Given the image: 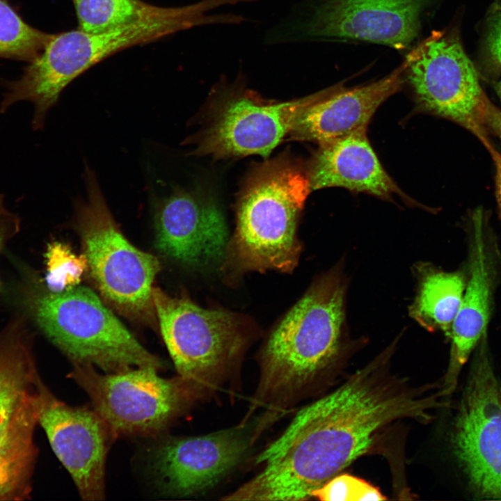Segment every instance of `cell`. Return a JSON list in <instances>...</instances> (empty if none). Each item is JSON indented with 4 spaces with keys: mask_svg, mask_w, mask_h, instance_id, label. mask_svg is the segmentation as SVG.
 I'll use <instances>...</instances> for the list:
<instances>
[{
    "mask_svg": "<svg viewBox=\"0 0 501 501\" xmlns=\"http://www.w3.org/2000/svg\"><path fill=\"white\" fill-rule=\"evenodd\" d=\"M442 388L413 387L390 373L384 358L354 373L302 408L257 456L262 470L233 491L237 500L297 501L342 472L397 421L429 422L441 407Z\"/></svg>",
    "mask_w": 501,
    "mask_h": 501,
    "instance_id": "cell-1",
    "label": "cell"
},
{
    "mask_svg": "<svg viewBox=\"0 0 501 501\" xmlns=\"http://www.w3.org/2000/svg\"><path fill=\"white\" fill-rule=\"evenodd\" d=\"M345 283L333 270L318 279L274 328L260 354L257 406L295 404L334 362L344 320Z\"/></svg>",
    "mask_w": 501,
    "mask_h": 501,
    "instance_id": "cell-2",
    "label": "cell"
},
{
    "mask_svg": "<svg viewBox=\"0 0 501 501\" xmlns=\"http://www.w3.org/2000/svg\"><path fill=\"white\" fill-rule=\"evenodd\" d=\"M214 0L175 7L166 15L136 21L97 32L80 29L52 34L40 54L15 80H3L6 89L0 114L19 102L33 106L31 125L41 130L49 111L64 88L87 70L130 47L147 44L177 32L215 24L218 16Z\"/></svg>",
    "mask_w": 501,
    "mask_h": 501,
    "instance_id": "cell-3",
    "label": "cell"
},
{
    "mask_svg": "<svg viewBox=\"0 0 501 501\" xmlns=\"http://www.w3.org/2000/svg\"><path fill=\"white\" fill-rule=\"evenodd\" d=\"M24 273L20 295L27 313L73 363L109 373L163 367L90 289L76 285L52 292L33 272Z\"/></svg>",
    "mask_w": 501,
    "mask_h": 501,
    "instance_id": "cell-4",
    "label": "cell"
},
{
    "mask_svg": "<svg viewBox=\"0 0 501 501\" xmlns=\"http://www.w3.org/2000/svg\"><path fill=\"white\" fill-rule=\"evenodd\" d=\"M310 191L308 176L289 161L258 168L240 198L225 256L244 271H292L301 253L298 218Z\"/></svg>",
    "mask_w": 501,
    "mask_h": 501,
    "instance_id": "cell-5",
    "label": "cell"
},
{
    "mask_svg": "<svg viewBox=\"0 0 501 501\" xmlns=\"http://www.w3.org/2000/svg\"><path fill=\"white\" fill-rule=\"evenodd\" d=\"M161 335L178 376L198 397L217 389L231 375L248 344L245 323L219 308H204L188 296H171L153 287Z\"/></svg>",
    "mask_w": 501,
    "mask_h": 501,
    "instance_id": "cell-6",
    "label": "cell"
},
{
    "mask_svg": "<svg viewBox=\"0 0 501 501\" xmlns=\"http://www.w3.org/2000/svg\"><path fill=\"white\" fill-rule=\"evenodd\" d=\"M87 196L77 203L76 225L90 275L103 297L123 314L152 319L158 259L133 246L109 209L93 172L85 171Z\"/></svg>",
    "mask_w": 501,
    "mask_h": 501,
    "instance_id": "cell-7",
    "label": "cell"
},
{
    "mask_svg": "<svg viewBox=\"0 0 501 501\" xmlns=\"http://www.w3.org/2000/svg\"><path fill=\"white\" fill-rule=\"evenodd\" d=\"M438 0H309L274 28L271 42H364L411 50Z\"/></svg>",
    "mask_w": 501,
    "mask_h": 501,
    "instance_id": "cell-8",
    "label": "cell"
},
{
    "mask_svg": "<svg viewBox=\"0 0 501 501\" xmlns=\"http://www.w3.org/2000/svg\"><path fill=\"white\" fill-rule=\"evenodd\" d=\"M157 371L136 367L104 374L92 365L74 363L70 376L88 395L113 436H151L199 398L181 376L165 379Z\"/></svg>",
    "mask_w": 501,
    "mask_h": 501,
    "instance_id": "cell-9",
    "label": "cell"
},
{
    "mask_svg": "<svg viewBox=\"0 0 501 501\" xmlns=\"http://www.w3.org/2000/svg\"><path fill=\"white\" fill-rule=\"evenodd\" d=\"M404 79L423 111L451 120L484 143L485 126L493 107L466 55L456 29L433 31L409 50Z\"/></svg>",
    "mask_w": 501,
    "mask_h": 501,
    "instance_id": "cell-10",
    "label": "cell"
},
{
    "mask_svg": "<svg viewBox=\"0 0 501 501\" xmlns=\"http://www.w3.org/2000/svg\"><path fill=\"white\" fill-rule=\"evenodd\" d=\"M479 342L452 432L455 456L479 498L501 500V385Z\"/></svg>",
    "mask_w": 501,
    "mask_h": 501,
    "instance_id": "cell-11",
    "label": "cell"
},
{
    "mask_svg": "<svg viewBox=\"0 0 501 501\" xmlns=\"http://www.w3.org/2000/svg\"><path fill=\"white\" fill-rule=\"evenodd\" d=\"M271 420L265 414L205 435L166 440L152 459L160 490L168 496L189 497L214 487L244 459Z\"/></svg>",
    "mask_w": 501,
    "mask_h": 501,
    "instance_id": "cell-12",
    "label": "cell"
},
{
    "mask_svg": "<svg viewBox=\"0 0 501 501\" xmlns=\"http://www.w3.org/2000/svg\"><path fill=\"white\" fill-rule=\"evenodd\" d=\"M225 100L196 152L216 157L268 156L289 134L303 109L322 90L280 103L261 101L240 86L225 88Z\"/></svg>",
    "mask_w": 501,
    "mask_h": 501,
    "instance_id": "cell-13",
    "label": "cell"
},
{
    "mask_svg": "<svg viewBox=\"0 0 501 501\" xmlns=\"http://www.w3.org/2000/svg\"><path fill=\"white\" fill-rule=\"evenodd\" d=\"M38 423L82 499L103 500L106 457L113 434L100 415L58 400L42 383Z\"/></svg>",
    "mask_w": 501,
    "mask_h": 501,
    "instance_id": "cell-14",
    "label": "cell"
},
{
    "mask_svg": "<svg viewBox=\"0 0 501 501\" xmlns=\"http://www.w3.org/2000/svg\"><path fill=\"white\" fill-rule=\"evenodd\" d=\"M156 247L178 262L202 266L225 256L229 233L215 203L175 189L158 200L155 210Z\"/></svg>",
    "mask_w": 501,
    "mask_h": 501,
    "instance_id": "cell-15",
    "label": "cell"
},
{
    "mask_svg": "<svg viewBox=\"0 0 501 501\" xmlns=\"http://www.w3.org/2000/svg\"><path fill=\"white\" fill-rule=\"evenodd\" d=\"M406 64L376 81L351 88L336 85L296 117L289 134L295 139L325 143L352 134L366 132L379 106L405 83Z\"/></svg>",
    "mask_w": 501,
    "mask_h": 501,
    "instance_id": "cell-16",
    "label": "cell"
},
{
    "mask_svg": "<svg viewBox=\"0 0 501 501\" xmlns=\"http://www.w3.org/2000/svg\"><path fill=\"white\" fill-rule=\"evenodd\" d=\"M472 220L468 278L461 305L449 335L450 360L443 383L449 393L456 386L461 367L486 335L495 283V257L484 230L482 212L477 211Z\"/></svg>",
    "mask_w": 501,
    "mask_h": 501,
    "instance_id": "cell-17",
    "label": "cell"
},
{
    "mask_svg": "<svg viewBox=\"0 0 501 501\" xmlns=\"http://www.w3.org/2000/svg\"><path fill=\"white\" fill-rule=\"evenodd\" d=\"M25 315L0 331V442L25 422L38 420L40 388Z\"/></svg>",
    "mask_w": 501,
    "mask_h": 501,
    "instance_id": "cell-18",
    "label": "cell"
},
{
    "mask_svg": "<svg viewBox=\"0 0 501 501\" xmlns=\"http://www.w3.org/2000/svg\"><path fill=\"white\" fill-rule=\"evenodd\" d=\"M320 145L308 175L310 190L339 186L382 198L403 195L381 165L366 132Z\"/></svg>",
    "mask_w": 501,
    "mask_h": 501,
    "instance_id": "cell-19",
    "label": "cell"
},
{
    "mask_svg": "<svg viewBox=\"0 0 501 501\" xmlns=\"http://www.w3.org/2000/svg\"><path fill=\"white\" fill-rule=\"evenodd\" d=\"M466 277L459 272L434 271L422 279L410 313L429 330L439 329L450 335L459 310Z\"/></svg>",
    "mask_w": 501,
    "mask_h": 501,
    "instance_id": "cell-20",
    "label": "cell"
},
{
    "mask_svg": "<svg viewBox=\"0 0 501 501\" xmlns=\"http://www.w3.org/2000/svg\"><path fill=\"white\" fill-rule=\"evenodd\" d=\"M38 419L11 431L0 442V500L27 499L36 458L34 430Z\"/></svg>",
    "mask_w": 501,
    "mask_h": 501,
    "instance_id": "cell-21",
    "label": "cell"
},
{
    "mask_svg": "<svg viewBox=\"0 0 501 501\" xmlns=\"http://www.w3.org/2000/svg\"><path fill=\"white\" fill-rule=\"evenodd\" d=\"M78 29L97 32L122 24L166 15L173 7H163L142 0H72Z\"/></svg>",
    "mask_w": 501,
    "mask_h": 501,
    "instance_id": "cell-22",
    "label": "cell"
},
{
    "mask_svg": "<svg viewBox=\"0 0 501 501\" xmlns=\"http://www.w3.org/2000/svg\"><path fill=\"white\" fill-rule=\"evenodd\" d=\"M51 36L27 24L8 0H0V58L29 63Z\"/></svg>",
    "mask_w": 501,
    "mask_h": 501,
    "instance_id": "cell-23",
    "label": "cell"
},
{
    "mask_svg": "<svg viewBox=\"0 0 501 501\" xmlns=\"http://www.w3.org/2000/svg\"><path fill=\"white\" fill-rule=\"evenodd\" d=\"M46 264L45 285L52 292H61L77 285L88 267L84 254L77 255L67 245L57 241L48 246Z\"/></svg>",
    "mask_w": 501,
    "mask_h": 501,
    "instance_id": "cell-24",
    "label": "cell"
},
{
    "mask_svg": "<svg viewBox=\"0 0 501 501\" xmlns=\"http://www.w3.org/2000/svg\"><path fill=\"white\" fill-rule=\"evenodd\" d=\"M312 498L323 501L383 500L385 498L365 480L339 474L314 491Z\"/></svg>",
    "mask_w": 501,
    "mask_h": 501,
    "instance_id": "cell-25",
    "label": "cell"
},
{
    "mask_svg": "<svg viewBox=\"0 0 501 501\" xmlns=\"http://www.w3.org/2000/svg\"><path fill=\"white\" fill-rule=\"evenodd\" d=\"M484 62L493 74L501 73V2L491 10L484 43Z\"/></svg>",
    "mask_w": 501,
    "mask_h": 501,
    "instance_id": "cell-26",
    "label": "cell"
},
{
    "mask_svg": "<svg viewBox=\"0 0 501 501\" xmlns=\"http://www.w3.org/2000/svg\"><path fill=\"white\" fill-rule=\"evenodd\" d=\"M20 228V218L6 207L4 195L0 193V253Z\"/></svg>",
    "mask_w": 501,
    "mask_h": 501,
    "instance_id": "cell-27",
    "label": "cell"
},
{
    "mask_svg": "<svg viewBox=\"0 0 501 501\" xmlns=\"http://www.w3.org/2000/svg\"><path fill=\"white\" fill-rule=\"evenodd\" d=\"M486 147L490 151L495 165L496 198L499 215L501 219V154L498 152L490 143H488Z\"/></svg>",
    "mask_w": 501,
    "mask_h": 501,
    "instance_id": "cell-28",
    "label": "cell"
},
{
    "mask_svg": "<svg viewBox=\"0 0 501 501\" xmlns=\"http://www.w3.org/2000/svg\"><path fill=\"white\" fill-rule=\"evenodd\" d=\"M486 125L492 127L501 137V111L493 106L488 116Z\"/></svg>",
    "mask_w": 501,
    "mask_h": 501,
    "instance_id": "cell-29",
    "label": "cell"
},
{
    "mask_svg": "<svg viewBox=\"0 0 501 501\" xmlns=\"http://www.w3.org/2000/svg\"><path fill=\"white\" fill-rule=\"evenodd\" d=\"M495 89H496L498 95H499L500 98L501 99V81L499 83H498V84L495 86Z\"/></svg>",
    "mask_w": 501,
    "mask_h": 501,
    "instance_id": "cell-30",
    "label": "cell"
}]
</instances>
